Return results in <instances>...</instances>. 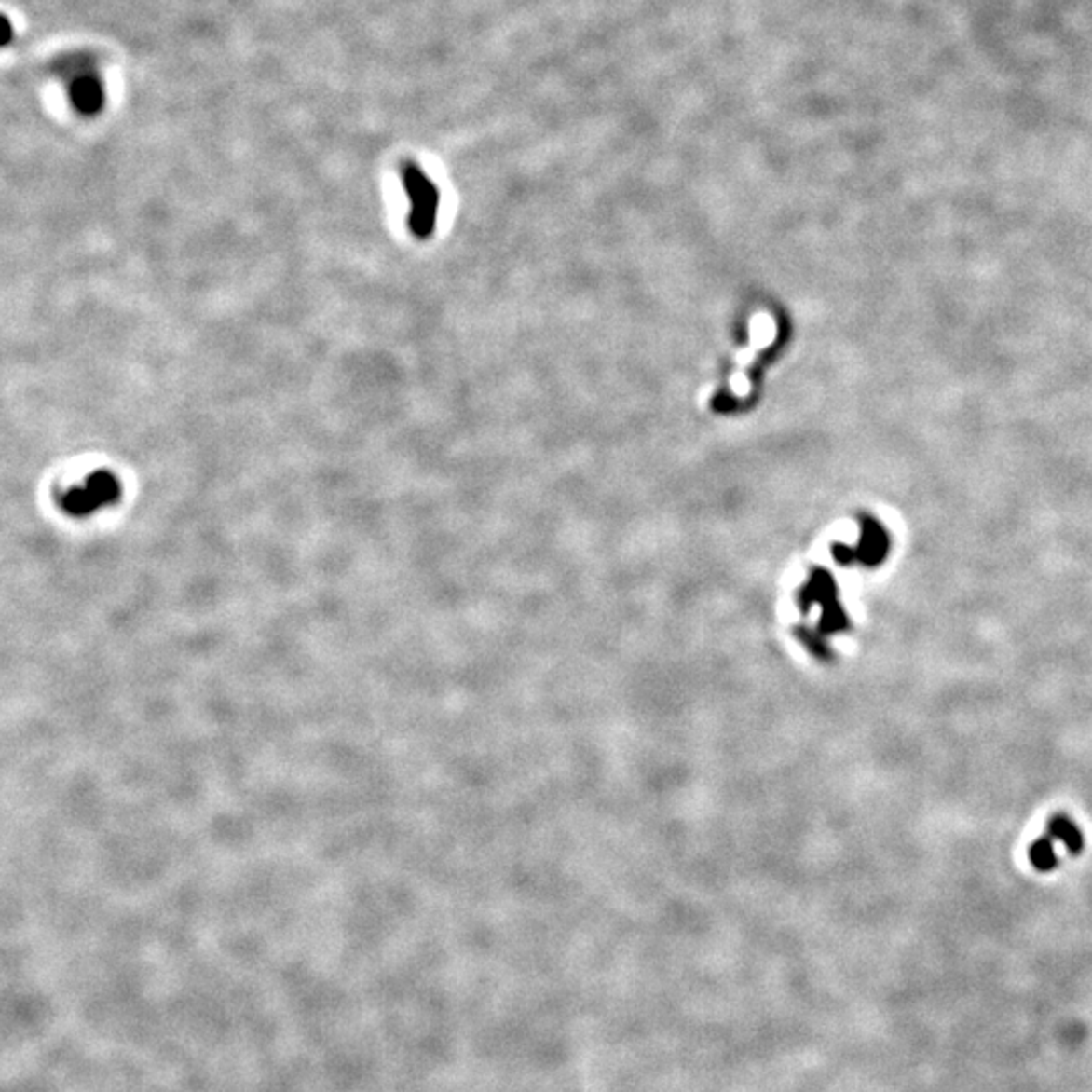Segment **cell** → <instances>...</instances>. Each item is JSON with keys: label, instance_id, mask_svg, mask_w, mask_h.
<instances>
[{"label": "cell", "instance_id": "cell-4", "mask_svg": "<svg viewBox=\"0 0 1092 1092\" xmlns=\"http://www.w3.org/2000/svg\"><path fill=\"white\" fill-rule=\"evenodd\" d=\"M1030 858H1031V864H1034L1038 870H1044V872L1056 868V864H1058L1050 838H1042V839L1034 841V846L1030 848Z\"/></svg>", "mask_w": 1092, "mask_h": 1092}, {"label": "cell", "instance_id": "cell-2", "mask_svg": "<svg viewBox=\"0 0 1092 1092\" xmlns=\"http://www.w3.org/2000/svg\"><path fill=\"white\" fill-rule=\"evenodd\" d=\"M122 496V484L110 471H98L88 478L81 488H74L61 498L65 512L83 516L105 504L116 502Z\"/></svg>", "mask_w": 1092, "mask_h": 1092}, {"label": "cell", "instance_id": "cell-1", "mask_svg": "<svg viewBox=\"0 0 1092 1092\" xmlns=\"http://www.w3.org/2000/svg\"><path fill=\"white\" fill-rule=\"evenodd\" d=\"M401 183L411 203L409 227L413 235H417L419 239H427V237L435 231L439 200H442L439 188L435 186L431 178L425 174L421 166L411 160L401 166Z\"/></svg>", "mask_w": 1092, "mask_h": 1092}, {"label": "cell", "instance_id": "cell-5", "mask_svg": "<svg viewBox=\"0 0 1092 1092\" xmlns=\"http://www.w3.org/2000/svg\"><path fill=\"white\" fill-rule=\"evenodd\" d=\"M3 25H5V31H7V33H5V41H3V45L7 47V45L10 43V39H13V27H10V19H8V17H3Z\"/></svg>", "mask_w": 1092, "mask_h": 1092}, {"label": "cell", "instance_id": "cell-3", "mask_svg": "<svg viewBox=\"0 0 1092 1092\" xmlns=\"http://www.w3.org/2000/svg\"><path fill=\"white\" fill-rule=\"evenodd\" d=\"M1050 836L1056 838V839H1060L1062 844L1068 850H1071V852H1074V853H1078L1080 850H1083V846H1085L1083 834H1080L1078 827L1071 822V819L1064 817V815H1058V817L1052 819V822H1050Z\"/></svg>", "mask_w": 1092, "mask_h": 1092}]
</instances>
